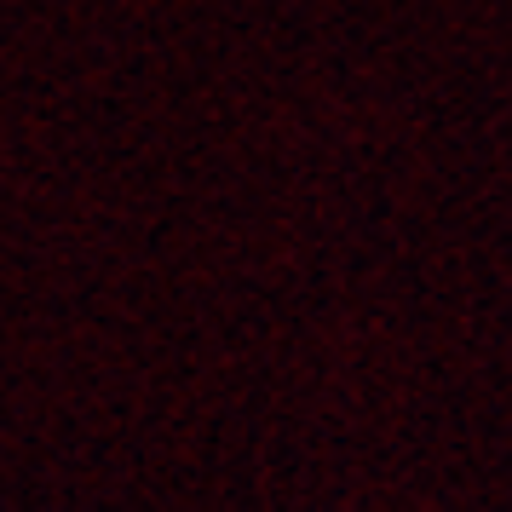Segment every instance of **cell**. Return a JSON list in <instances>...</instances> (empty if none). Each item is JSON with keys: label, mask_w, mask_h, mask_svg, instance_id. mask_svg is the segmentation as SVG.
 I'll return each mask as SVG.
<instances>
[]
</instances>
